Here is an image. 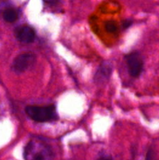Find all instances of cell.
Returning <instances> with one entry per match:
<instances>
[{
    "instance_id": "cell-5",
    "label": "cell",
    "mask_w": 159,
    "mask_h": 160,
    "mask_svg": "<svg viewBox=\"0 0 159 160\" xmlns=\"http://www.w3.org/2000/svg\"><path fill=\"white\" fill-rule=\"evenodd\" d=\"M14 34L16 38L22 43H31L36 38L34 29L28 25H22L17 28L14 31Z\"/></svg>"
},
{
    "instance_id": "cell-6",
    "label": "cell",
    "mask_w": 159,
    "mask_h": 160,
    "mask_svg": "<svg viewBox=\"0 0 159 160\" xmlns=\"http://www.w3.org/2000/svg\"><path fill=\"white\" fill-rule=\"evenodd\" d=\"M112 67L109 62H103L101 66L98 68L96 73L94 74V80L95 82L98 83H104V81H108L110 78L111 74H112Z\"/></svg>"
},
{
    "instance_id": "cell-7",
    "label": "cell",
    "mask_w": 159,
    "mask_h": 160,
    "mask_svg": "<svg viewBox=\"0 0 159 160\" xmlns=\"http://www.w3.org/2000/svg\"><path fill=\"white\" fill-rule=\"evenodd\" d=\"M19 14L17 9L13 8H8L3 12V18L8 23H13L18 19Z\"/></svg>"
},
{
    "instance_id": "cell-1",
    "label": "cell",
    "mask_w": 159,
    "mask_h": 160,
    "mask_svg": "<svg viewBox=\"0 0 159 160\" xmlns=\"http://www.w3.org/2000/svg\"><path fill=\"white\" fill-rule=\"evenodd\" d=\"M25 160H54L55 154L48 143L39 138H33L23 149Z\"/></svg>"
},
{
    "instance_id": "cell-9",
    "label": "cell",
    "mask_w": 159,
    "mask_h": 160,
    "mask_svg": "<svg viewBox=\"0 0 159 160\" xmlns=\"http://www.w3.org/2000/svg\"><path fill=\"white\" fill-rule=\"evenodd\" d=\"M146 160H154V152L152 148H149L147 152Z\"/></svg>"
},
{
    "instance_id": "cell-12",
    "label": "cell",
    "mask_w": 159,
    "mask_h": 160,
    "mask_svg": "<svg viewBox=\"0 0 159 160\" xmlns=\"http://www.w3.org/2000/svg\"><path fill=\"white\" fill-rule=\"evenodd\" d=\"M44 2H45L46 4L51 5V6H55L57 3H59V0H43Z\"/></svg>"
},
{
    "instance_id": "cell-2",
    "label": "cell",
    "mask_w": 159,
    "mask_h": 160,
    "mask_svg": "<svg viewBox=\"0 0 159 160\" xmlns=\"http://www.w3.org/2000/svg\"><path fill=\"white\" fill-rule=\"evenodd\" d=\"M26 115L37 123L55 121L58 119V113L54 105L50 106H29L25 109Z\"/></svg>"
},
{
    "instance_id": "cell-10",
    "label": "cell",
    "mask_w": 159,
    "mask_h": 160,
    "mask_svg": "<svg viewBox=\"0 0 159 160\" xmlns=\"http://www.w3.org/2000/svg\"><path fill=\"white\" fill-rule=\"evenodd\" d=\"M132 21L131 20H126L123 22V28L124 29H127L132 25Z\"/></svg>"
},
{
    "instance_id": "cell-4",
    "label": "cell",
    "mask_w": 159,
    "mask_h": 160,
    "mask_svg": "<svg viewBox=\"0 0 159 160\" xmlns=\"http://www.w3.org/2000/svg\"><path fill=\"white\" fill-rule=\"evenodd\" d=\"M125 59L129 74L133 78L140 76L143 70V60L141 55L137 52H132L126 55Z\"/></svg>"
},
{
    "instance_id": "cell-8",
    "label": "cell",
    "mask_w": 159,
    "mask_h": 160,
    "mask_svg": "<svg viewBox=\"0 0 159 160\" xmlns=\"http://www.w3.org/2000/svg\"><path fill=\"white\" fill-rule=\"evenodd\" d=\"M104 27H105V30L108 32L115 33L117 31V25L114 21H108Z\"/></svg>"
},
{
    "instance_id": "cell-11",
    "label": "cell",
    "mask_w": 159,
    "mask_h": 160,
    "mask_svg": "<svg viewBox=\"0 0 159 160\" xmlns=\"http://www.w3.org/2000/svg\"><path fill=\"white\" fill-rule=\"evenodd\" d=\"M97 160H113V159H112V156H109V155L103 154L101 155V156H100Z\"/></svg>"
},
{
    "instance_id": "cell-3",
    "label": "cell",
    "mask_w": 159,
    "mask_h": 160,
    "mask_svg": "<svg viewBox=\"0 0 159 160\" xmlns=\"http://www.w3.org/2000/svg\"><path fill=\"white\" fill-rule=\"evenodd\" d=\"M35 62L36 56L34 53H22L13 59L11 68L16 73H22L30 70L35 64Z\"/></svg>"
}]
</instances>
